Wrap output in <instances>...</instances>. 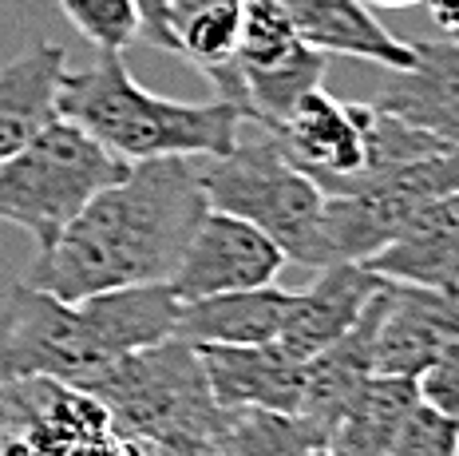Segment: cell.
Here are the masks:
<instances>
[{
	"label": "cell",
	"mask_w": 459,
	"mask_h": 456,
	"mask_svg": "<svg viewBox=\"0 0 459 456\" xmlns=\"http://www.w3.org/2000/svg\"><path fill=\"white\" fill-rule=\"evenodd\" d=\"M206 211L198 159L162 155L127 163L123 179L88 198L56 242L36 254L24 282L64 302L115 286L170 282Z\"/></svg>",
	"instance_id": "obj_1"
},
{
	"label": "cell",
	"mask_w": 459,
	"mask_h": 456,
	"mask_svg": "<svg viewBox=\"0 0 459 456\" xmlns=\"http://www.w3.org/2000/svg\"><path fill=\"white\" fill-rule=\"evenodd\" d=\"M60 116L80 123L127 163L162 155L218 159L238 144L246 119L226 100L186 103L147 92L131 75L123 52H100L91 68L64 72Z\"/></svg>",
	"instance_id": "obj_2"
},
{
	"label": "cell",
	"mask_w": 459,
	"mask_h": 456,
	"mask_svg": "<svg viewBox=\"0 0 459 456\" xmlns=\"http://www.w3.org/2000/svg\"><path fill=\"white\" fill-rule=\"evenodd\" d=\"M198 179L214 211H230L265 231L281 246L285 262L309 270L333 262L325 242V191L290 163L273 127L242 119L238 144L206 167L198 163Z\"/></svg>",
	"instance_id": "obj_3"
},
{
	"label": "cell",
	"mask_w": 459,
	"mask_h": 456,
	"mask_svg": "<svg viewBox=\"0 0 459 456\" xmlns=\"http://www.w3.org/2000/svg\"><path fill=\"white\" fill-rule=\"evenodd\" d=\"M123 171L127 159L108 151L80 123L56 116L0 163V223L21 226L36 239V250H44L88 198L123 179Z\"/></svg>",
	"instance_id": "obj_4"
},
{
	"label": "cell",
	"mask_w": 459,
	"mask_h": 456,
	"mask_svg": "<svg viewBox=\"0 0 459 456\" xmlns=\"http://www.w3.org/2000/svg\"><path fill=\"white\" fill-rule=\"evenodd\" d=\"M83 393L143 441L214 449L222 425V408L210 397L195 346L183 338H167L151 349L111 361Z\"/></svg>",
	"instance_id": "obj_5"
},
{
	"label": "cell",
	"mask_w": 459,
	"mask_h": 456,
	"mask_svg": "<svg viewBox=\"0 0 459 456\" xmlns=\"http://www.w3.org/2000/svg\"><path fill=\"white\" fill-rule=\"evenodd\" d=\"M459 191V144L365 171L325 195V242L333 262H365L428 203Z\"/></svg>",
	"instance_id": "obj_6"
},
{
	"label": "cell",
	"mask_w": 459,
	"mask_h": 456,
	"mask_svg": "<svg viewBox=\"0 0 459 456\" xmlns=\"http://www.w3.org/2000/svg\"><path fill=\"white\" fill-rule=\"evenodd\" d=\"M83 302H64L16 282L0 306V385L56 381L88 389L111 365Z\"/></svg>",
	"instance_id": "obj_7"
},
{
	"label": "cell",
	"mask_w": 459,
	"mask_h": 456,
	"mask_svg": "<svg viewBox=\"0 0 459 456\" xmlns=\"http://www.w3.org/2000/svg\"><path fill=\"white\" fill-rule=\"evenodd\" d=\"M325 52L305 44L270 0H242L234 72L242 88V116L273 127L325 75Z\"/></svg>",
	"instance_id": "obj_8"
},
{
	"label": "cell",
	"mask_w": 459,
	"mask_h": 456,
	"mask_svg": "<svg viewBox=\"0 0 459 456\" xmlns=\"http://www.w3.org/2000/svg\"><path fill=\"white\" fill-rule=\"evenodd\" d=\"M293 167H301L325 195L357 179L372 155V103H349L321 83L273 123Z\"/></svg>",
	"instance_id": "obj_9"
},
{
	"label": "cell",
	"mask_w": 459,
	"mask_h": 456,
	"mask_svg": "<svg viewBox=\"0 0 459 456\" xmlns=\"http://www.w3.org/2000/svg\"><path fill=\"white\" fill-rule=\"evenodd\" d=\"M281 270L285 254L270 234L246 218L210 206L170 274V290L178 294V302H195L210 294L273 286Z\"/></svg>",
	"instance_id": "obj_10"
},
{
	"label": "cell",
	"mask_w": 459,
	"mask_h": 456,
	"mask_svg": "<svg viewBox=\"0 0 459 456\" xmlns=\"http://www.w3.org/2000/svg\"><path fill=\"white\" fill-rule=\"evenodd\" d=\"M455 334L459 290H436L388 278L377 334H372V369L388 377H420Z\"/></svg>",
	"instance_id": "obj_11"
},
{
	"label": "cell",
	"mask_w": 459,
	"mask_h": 456,
	"mask_svg": "<svg viewBox=\"0 0 459 456\" xmlns=\"http://www.w3.org/2000/svg\"><path fill=\"white\" fill-rule=\"evenodd\" d=\"M408 68H385L372 108L459 144V40H416Z\"/></svg>",
	"instance_id": "obj_12"
},
{
	"label": "cell",
	"mask_w": 459,
	"mask_h": 456,
	"mask_svg": "<svg viewBox=\"0 0 459 456\" xmlns=\"http://www.w3.org/2000/svg\"><path fill=\"white\" fill-rule=\"evenodd\" d=\"M218 408H277L298 413L301 361L281 346H195Z\"/></svg>",
	"instance_id": "obj_13"
},
{
	"label": "cell",
	"mask_w": 459,
	"mask_h": 456,
	"mask_svg": "<svg viewBox=\"0 0 459 456\" xmlns=\"http://www.w3.org/2000/svg\"><path fill=\"white\" fill-rule=\"evenodd\" d=\"M380 302H385V286L372 294L368 306L360 310V318L333 346H325L313 357L301 361L298 417H305L321 436H329V429L341 421V413L352 405V397L377 373L372 369V334H377Z\"/></svg>",
	"instance_id": "obj_14"
},
{
	"label": "cell",
	"mask_w": 459,
	"mask_h": 456,
	"mask_svg": "<svg viewBox=\"0 0 459 456\" xmlns=\"http://www.w3.org/2000/svg\"><path fill=\"white\" fill-rule=\"evenodd\" d=\"M365 266L392 282L459 290V191L416 211Z\"/></svg>",
	"instance_id": "obj_15"
},
{
	"label": "cell",
	"mask_w": 459,
	"mask_h": 456,
	"mask_svg": "<svg viewBox=\"0 0 459 456\" xmlns=\"http://www.w3.org/2000/svg\"><path fill=\"white\" fill-rule=\"evenodd\" d=\"M64 72H68V52L48 36H32L0 68V163L60 116Z\"/></svg>",
	"instance_id": "obj_16"
},
{
	"label": "cell",
	"mask_w": 459,
	"mask_h": 456,
	"mask_svg": "<svg viewBox=\"0 0 459 456\" xmlns=\"http://www.w3.org/2000/svg\"><path fill=\"white\" fill-rule=\"evenodd\" d=\"M385 286L380 274H372L365 262H329L317 270V282L309 290H298L290 318L281 329V346L290 349L298 361L313 357L317 349L333 346L352 321L360 318V310L368 306V298Z\"/></svg>",
	"instance_id": "obj_17"
},
{
	"label": "cell",
	"mask_w": 459,
	"mask_h": 456,
	"mask_svg": "<svg viewBox=\"0 0 459 456\" xmlns=\"http://www.w3.org/2000/svg\"><path fill=\"white\" fill-rule=\"evenodd\" d=\"M305 44L325 56H357L380 68H408L412 44L392 36L360 0H270Z\"/></svg>",
	"instance_id": "obj_18"
},
{
	"label": "cell",
	"mask_w": 459,
	"mask_h": 456,
	"mask_svg": "<svg viewBox=\"0 0 459 456\" xmlns=\"http://www.w3.org/2000/svg\"><path fill=\"white\" fill-rule=\"evenodd\" d=\"M298 290H230L210 298L183 302L178 310V338L190 346H265L285 329Z\"/></svg>",
	"instance_id": "obj_19"
},
{
	"label": "cell",
	"mask_w": 459,
	"mask_h": 456,
	"mask_svg": "<svg viewBox=\"0 0 459 456\" xmlns=\"http://www.w3.org/2000/svg\"><path fill=\"white\" fill-rule=\"evenodd\" d=\"M167 28L175 40V56L190 60L214 83L218 100L242 111V88L234 72L242 0H167Z\"/></svg>",
	"instance_id": "obj_20"
},
{
	"label": "cell",
	"mask_w": 459,
	"mask_h": 456,
	"mask_svg": "<svg viewBox=\"0 0 459 456\" xmlns=\"http://www.w3.org/2000/svg\"><path fill=\"white\" fill-rule=\"evenodd\" d=\"M91 313V326L103 349L119 361L139 349H151L167 338H178V294L170 282H147V286H115L80 298Z\"/></svg>",
	"instance_id": "obj_21"
},
{
	"label": "cell",
	"mask_w": 459,
	"mask_h": 456,
	"mask_svg": "<svg viewBox=\"0 0 459 456\" xmlns=\"http://www.w3.org/2000/svg\"><path fill=\"white\" fill-rule=\"evenodd\" d=\"M416 401V377L372 373L365 389L352 397V405L341 413V421L329 429L325 449L333 456H385Z\"/></svg>",
	"instance_id": "obj_22"
},
{
	"label": "cell",
	"mask_w": 459,
	"mask_h": 456,
	"mask_svg": "<svg viewBox=\"0 0 459 456\" xmlns=\"http://www.w3.org/2000/svg\"><path fill=\"white\" fill-rule=\"evenodd\" d=\"M325 436L298 413L277 408H222L214 456H309Z\"/></svg>",
	"instance_id": "obj_23"
},
{
	"label": "cell",
	"mask_w": 459,
	"mask_h": 456,
	"mask_svg": "<svg viewBox=\"0 0 459 456\" xmlns=\"http://www.w3.org/2000/svg\"><path fill=\"white\" fill-rule=\"evenodd\" d=\"M60 13L95 52H127L143 28L135 0H60Z\"/></svg>",
	"instance_id": "obj_24"
},
{
	"label": "cell",
	"mask_w": 459,
	"mask_h": 456,
	"mask_svg": "<svg viewBox=\"0 0 459 456\" xmlns=\"http://www.w3.org/2000/svg\"><path fill=\"white\" fill-rule=\"evenodd\" d=\"M385 456H459V421L416 401Z\"/></svg>",
	"instance_id": "obj_25"
},
{
	"label": "cell",
	"mask_w": 459,
	"mask_h": 456,
	"mask_svg": "<svg viewBox=\"0 0 459 456\" xmlns=\"http://www.w3.org/2000/svg\"><path fill=\"white\" fill-rule=\"evenodd\" d=\"M420 401L459 421V334L436 354V361L416 377Z\"/></svg>",
	"instance_id": "obj_26"
},
{
	"label": "cell",
	"mask_w": 459,
	"mask_h": 456,
	"mask_svg": "<svg viewBox=\"0 0 459 456\" xmlns=\"http://www.w3.org/2000/svg\"><path fill=\"white\" fill-rule=\"evenodd\" d=\"M139 8V40H147L151 48L162 52H175V40H170V28H167V0H135Z\"/></svg>",
	"instance_id": "obj_27"
},
{
	"label": "cell",
	"mask_w": 459,
	"mask_h": 456,
	"mask_svg": "<svg viewBox=\"0 0 459 456\" xmlns=\"http://www.w3.org/2000/svg\"><path fill=\"white\" fill-rule=\"evenodd\" d=\"M432 24L444 32V40H459V0H424Z\"/></svg>",
	"instance_id": "obj_28"
},
{
	"label": "cell",
	"mask_w": 459,
	"mask_h": 456,
	"mask_svg": "<svg viewBox=\"0 0 459 456\" xmlns=\"http://www.w3.org/2000/svg\"><path fill=\"white\" fill-rule=\"evenodd\" d=\"M360 4H372V8H412V4H424V0H360Z\"/></svg>",
	"instance_id": "obj_29"
},
{
	"label": "cell",
	"mask_w": 459,
	"mask_h": 456,
	"mask_svg": "<svg viewBox=\"0 0 459 456\" xmlns=\"http://www.w3.org/2000/svg\"><path fill=\"white\" fill-rule=\"evenodd\" d=\"M309 456H333V452H329V449H325V444H321V449H313Z\"/></svg>",
	"instance_id": "obj_30"
}]
</instances>
